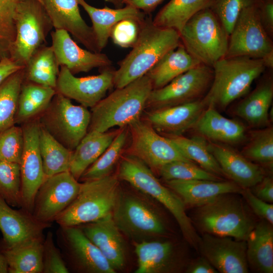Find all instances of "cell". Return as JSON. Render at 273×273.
I'll return each mask as SVG.
<instances>
[{
	"instance_id": "obj_1",
	"label": "cell",
	"mask_w": 273,
	"mask_h": 273,
	"mask_svg": "<svg viewBox=\"0 0 273 273\" xmlns=\"http://www.w3.org/2000/svg\"><path fill=\"white\" fill-rule=\"evenodd\" d=\"M179 33L172 28L155 25L145 19L131 51L118 63L114 86L120 88L146 75L168 52L180 43Z\"/></svg>"
},
{
	"instance_id": "obj_2",
	"label": "cell",
	"mask_w": 273,
	"mask_h": 273,
	"mask_svg": "<svg viewBox=\"0 0 273 273\" xmlns=\"http://www.w3.org/2000/svg\"><path fill=\"white\" fill-rule=\"evenodd\" d=\"M153 89L147 74L116 88L91 108L88 131L106 132L112 127H123L140 119Z\"/></svg>"
},
{
	"instance_id": "obj_3",
	"label": "cell",
	"mask_w": 273,
	"mask_h": 273,
	"mask_svg": "<svg viewBox=\"0 0 273 273\" xmlns=\"http://www.w3.org/2000/svg\"><path fill=\"white\" fill-rule=\"evenodd\" d=\"M261 59L248 57H225L212 67L211 85L203 97L207 106L225 109L248 93L253 81L264 71Z\"/></svg>"
},
{
	"instance_id": "obj_4",
	"label": "cell",
	"mask_w": 273,
	"mask_h": 273,
	"mask_svg": "<svg viewBox=\"0 0 273 273\" xmlns=\"http://www.w3.org/2000/svg\"><path fill=\"white\" fill-rule=\"evenodd\" d=\"M118 176L165 207L176 219L186 240L198 248L200 237L186 213L185 204L175 192L161 184L144 162L129 154L121 161Z\"/></svg>"
},
{
	"instance_id": "obj_5",
	"label": "cell",
	"mask_w": 273,
	"mask_h": 273,
	"mask_svg": "<svg viewBox=\"0 0 273 273\" xmlns=\"http://www.w3.org/2000/svg\"><path fill=\"white\" fill-rule=\"evenodd\" d=\"M238 194L220 195L196 207L192 223L203 234L246 241L255 224Z\"/></svg>"
},
{
	"instance_id": "obj_6",
	"label": "cell",
	"mask_w": 273,
	"mask_h": 273,
	"mask_svg": "<svg viewBox=\"0 0 273 273\" xmlns=\"http://www.w3.org/2000/svg\"><path fill=\"white\" fill-rule=\"evenodd\" d=\"M120 192L118 178L111 174L83 181L76 197L55 221L71 226L100 219L112 213Z\"/></svg>"
},
{
	"instance_id": "obj_7",
	"label": "cell",
	"mask_w": 273,
	"mask_h": 273,
	"mask_svg": "<svg viewBox=\"0 0 273 273\" xmlns=\"http://www.w3.org/2000/svg\"><path fill=\"white\" fill-rule=\"evenodd\" d=\"M188 52L209 67L226 56L229 35L209 7L196 14L179 32Z\"/></svg>"
},
{
	"instance_id": "obj_8",
	"label": "cell",
	"mask_w": 273,
	"mask_h": 273,
	"mask_svg": "<svg viewBox=\"0 0 273 273\" xmlns=\"http://www.w3.org/2000/svg\"><path fill=\"white\" fill-rule=\"evenodd\" d=\"M16 36L9 58L24 67L32 55L46 46L53 26L40 3L37 0H23L15 17Z\"/></svg>"
},
{
	"instance_id": "obj_9",
	"label": "cell",
	"mask_w": 273,
	"mask_h": 273,
	"mask_svg": "<svg viewBox=\"0 0 273 273\" xmlns=\"http://www.w3.org/2000/svg\"><path fill=\"white\" fill-rule=\"evenodd\" d=\"M90 112L56 93L39 117L40 125L68 149L73 151L87 133Z\"/></svg>"
},
{
	"instance_id": "obj_10",
	"label": "cell",
	"mask_w": 273,
	"mask_h": 273,
	"mask_svg": "<svg viewBox=\"0 0 273 273\" xmlns=\"http://www.w3.org/2000/svg\"><path fill=\"white\" fill-rule=\"evenodd\" d=\"M258 3L245 8L240 13L230 34L225 57L263 59L273 53L270 38L260 19Z\"/></svg>"
},
{
	"instance_id": "obj_11",
	"label": "cell",
	"mask_w": 273,
	"mask_h": 273,
	"mask_svg": "<svg viewBox=\"0 0 273 273\" xmlns=\"http://www.w3.org/2000/svg\"><path fill=\"white\" fill-rule=\"evenodd\" d=\"M212 68L200 64L178 76L165 86L153 89L147 106L157 109L201 99L212 79Z\"/></svg>"
},
{
	"instance_id": "obj_12",
	"label": "cell",
	"mask_w": 273,
	"mask_h": 273,
	"mask_svg": "<svg viewBox=\"0 0 273 273\" xmlns=\"http://www.w3.org/2000/svg\"><path fill=\"white\" fill-rule=\"evenodd\" d=\"M112 214L120 232L132 238L159 236L165 232L164 224L156 212L131 194L120 192Z\"/></svg>"
},
{
	"instance_id": "obj_13",
	"label": "cell",
	"mask_w": 273,
	"mask_h": 273,
	"mask_svg": "<svg viewBox=\"0 0 273 273\" xmlns=\"http://www.w3.org/2000/svg\"><path fill=\"white\" fill-rule=\"evenodd\" d=\"M128 126L131 135L129 154L142 160L149 168L158 170L174 161H192L184 156L168 138L159 134L148 122L140 119Z\"/></svg>"
},
{
	"instance_id": "obj_14",
	"label": "cell",
	"mask_w": 273,
	"mask_h": 273,
	"mask_svg": "<svg viewBox=\"0 0 273 273\" xmlns=\"http://www.w3.org/2000/svg\"><path fill=\"white\" fill-rule=\"evenodd\" d=\"M81 185L69 171L47 177L36 193L33 215L40 222L51 223L75 199Z\"/></svg>"
},
{
	"instance_id": "obj_15",
	"label": "cell",
	"mask_w": 273,
	"mask_h": 273,
	"mask_svg": "<svg viewBox=\"0 0 273 273\" xmlns=\"http://www.w3.org/2000/svg\"><path fill=\"white\" fill-rule=\"evenodd\" d=\"M24 135V147L20 163L21 208L32 214L36 193L46 178L39 149V118L21 126Z\"/></svg>"
},
{
	"instance_id": "obj_16",
	"label": "cell",
	"mask_w": 273,
	"mask_h": 273,
	"mask_svg": "<svg viewBox=\"0 0 273 273\" xmlns=\"http://www.w3.org/2000/svg\"><path fill=\"white\" fill-rule=\"evenodd\" d=\"M100 69L101 73L98 75L77 77L66 68L60 67L56 92L87 108H93L114 86L115 70L110 67Z\"/></svg>"
},
{
	"instance_id": "obj_17",
	"label": "cell",
	"mask_w": 273,
	"mask_h": 273,
	"mask_svg": "<svg viewBox=\"0 0 273 273\" xmlns=\"http://www.w3.org/2000/svg\"><path fill=\"white\" fill-rule=\"evenodd\" d=\"M198 248L218 272H248L245 240L205 233L200 238Z\"/></svg>"
},
{
	"instance_id": "obj_18",
	"label": "cell",
	"mask_w": 273,
	"mask_h": 273,
	"mask_svg": "<svg viewBox=\"0 0 273 273\" xmlns=\"http://www.w3.org/2000/svg\"><path fill=\"white\" fill-rule=\"evenodd\" d=\"M57 235L62 250L83 271L90 273H115L116 270L99 248L78 226H60Z\"/></svg>"
},
{
	"instance_id": "obj_19",
	"label": "cell",
	"mask_w": 273,
	"mask_h": 273,
	"mask_svg": "<svg viewBox=\"0 0 273 273\" xmlns=\"http://www.w3.org/2000/svg\"><path fill=\"white\" fill-rule=\"evenodd\" d=\"M51 34L52 47L58 65L74 75L87 72L95 68L109 67L112 64L106 54L80 48L64 30H55Z\"/></svg>"
},
{
	"instance_id": "obj_20",
	"label": "cell",
	"mask_w": 273,
	"mask_h": 273,
	"mask_svg": "<svg viewBox=\"0 0 273 273\" xmlns=\"http://www.w3.org/2000/svg\"><path fill=\"white\" fill-rule=\"evenodd\" d=\"M49 16L55 30H64L88 50L100 52L92 27L81 17L77 0H37Z\"/></svg>"
},
{
	"instance_id": "obj_21",
	"label": "cell",
	"mask_w": 273,
	"mask_h": 273,
	"mask_svg": "<svg viewBox=\"0 0 273 273\" xmlns=\"http://www.w3.org/2000/svg\"><path fill=\"white\" fill-rule=\"evenodd\" d=\"M207 107L204 99L170 107L154 109L147 116L148 122L157 131L165 136L180 135L194 128Z\"/></svg>"
},
{
	"instance_id": "obj_22",
	"label": "cell",
	"mask_w": 273,
	"mask_h": 273,
	"mask_svg": "<svg viewBox=\"0 0 273 273\" xmlns=\"http://www.w3.org/2000/svg\"><path fill=\"white\" fill-rule=\"evenodd\" d=\"M51 226V223L38 221L22 208L13 209L0 196V230L3 237L1 246L10 247L29 239L43 237L44 230Z\"/></svg>"
},
{
	"instance_id": "obj_23",
	"label": "cell",
	"mask_w": 273,
	"mask_h": 273,
	"mask_svg": "<svg viewBox=\"0 0 273 273\" xmlns=\"http://www.w3.org/2000/svg\"><path fill=\"white\" fill-rule=\"evenodd\" d=\"M207 147L225 177L241 188L250 189L265 176L260 166L230 147L212 142L207 144Z\"/></svg>"
},
{
	"instance_id": "obj_24",
	"label": "cell",
	"mask_w": 273,
	"mask_h": 273,
	"mask_svg": "<svg viewBox=\"0 0 273 273\" xmlns=\"http://www.w3.org/2000/svg\"><path fill=\"white\" fill-rule=\"evenodd\" d=\"M86 236L99 248L115 270L123 267L125 261V245L121 232L112 213L97 221L81 224Z\"/></svg>"
},
{
	"instance_id": "obj_25",
	"label": "cell",
	"mask_w": 273,
	"mask_h": 273,
	"mask_svg": "<svg viewBox=\"0 0 273 273\" xmlns=\"http://www.w3.org/2000/svg\"><path fill=\"white\" fill-rule=\"evenodd\" d=\"M167 187L175 192L185 205L198 207L217 196L227 193L241 194L243 188L233 181L205 179L170 180Z\"/></svg>"
},
{
	"instance_id": "obj_26",
	"label": "cell",
	"mask_w": 273,
	"mask_h": 273,
	"mask_svg": "<svg viewBox=\"0 0 273 273\" xmlns=\"http://www.w3.org/2000/svg\"><path fill=\"white\" fill-rule=\"evenodd\" d=\"M194 128L203 137L212 142L237 144L246 136V129L241 122L220 114L214 107L208 105Z\"/></svg>"
},
{
	"instance_id": "obj_27",
	"label": "cell",
	"mask_w": 273,
	"mask_h": 273,
	"mask_svg": "<svg viewBox=\"0 0 273 273\" xmlns=\"http://www.w3.org/2000/svg\"><path fill=\"white\" fill-rule=\"evenodd\" d=\"M77 2L92 21L93 32L100 52L106 47L112 28L118 22L127 18L145 19L144 13L130 6L116 9L106 6L98 8L90 5L85 0H77Z\"/></svg>"
},
{
	"instance_id": "obj_28",
	"label": "cell",
	"mask_w": 273,
	"mask_h": 273,
	"mask_svg": "<svg viewBox=\"0 0 273 273\" xmlns=\"http://www.w3.org/2000/svg\"><path fill=\"white\" fill-rule=\"evenodd\" d=\"M246 242L248 265L257 272L272 273V224L262 219L255 225Z\"/></svg>"
},
{
	"instance_id": "obj_29",
	"label": "cell",
	"mask_w": 273,
	"mask_h": 273,
	"mask_svg": "<svg viewBox=\"0 0 273 273\" xmlns=\"http://www.w3.org/2000/svg\"><path fill=\"white\" fill-rule=\"evenodd\" d=\"M44 236L27 240L14 246L0 247L10 273H42Z\"/></svg>"
},
{
	"instance_id": "obj_30",
	"label": "cell",
	"mask_w": 273,
	"mask_h": 273,
	"mask_svg": "<svg viewBox=\"0 0 273 273\" xmlns=\"http://www.w3.org/2000/svg\"><path fill=\"white\" fill-rule=\"evenodd\" d=\"M118 132L87 131L73 151L69 171L77 180L106 150Z\"/></svg>"
},
{
	"instance_id": "obj_31",
	"label": "cell",
	"mask_w": 273,
	"mask_h": 273,
	"mask_svg": "<svg viewBox=\"0 0 273 273\" xmlns=\"http://www.w3.org/2000/svg\"><path fill=\"white\" fill-rule=\"evenodd\" d=\"M272 99V82L271 80L265 81L239 103L235 113L252 127H267Z\"/></svg>"
},
{
	"instance_id": "obj_32",
	"label": "cell",
	"mask_w": 273,
	"mask_h": 273,
	"mask_svg": "<svg viewBox=\"0 0 273 273\" xmlns=\"http://www.w3.org/2000/svg\"><path fill=\"white\" fill-rule=\"evenodd\" d=\"M200 64L180 44L165 54L146 74L152 82L153 89H157Z\"/></svg>"
},
{
	"instance_id": "obj_33",
	"label": "cell",
	"mask_w": 273,
	"mask_h": 273,
	"mask_svg": "<svg viewBox=\"0 0 273 273\" xmlns=\"http://www.w3.org/2000/svg\"><path fill=\"white\" fill-rule=\"evenodd\" d=\"M54 88L25 80L19 94L15 124H23L38 118L56 94Z\"/></svg>"
},
{
	"instance_id": "obj_34",
	"label": "cell",
	"mask_w": 273,
	"mask_h": 273,
	"mask_svg": "<svg viewBox=\"0 0 273 273\" xmlns=\"http://www.w3.org/2000/svg\"><path fill=\"white\" fill-rule=\"evenodd\" d=\"M138 258L135 273L170 271L174 263V247L169 241H143L135 244Z\"/></svg>"
},
{
	"instance_id": "obj_35",
	"label": "cell",
	"mask_w": 273,
	"mask_h": 273,
	"mask_svg": "<svg viewBox=\"0 0 273 273\" xmlns=\"http://www.w3.org/2000/svg\"><path fill=\"white\" fill-rule=\"evenodd\" d=\"M59 65L51 46L37 50L24 66V80L55 89Z\"/></svg>"
},
{
	"instance_id": "obj_36",
	"label": "cell",
	"mask_w": 273,
	"mask_h": 273,
	"mask_svg": "<svg viewBox=\"0 0 273 273\" xmlns=\"http://www.w3.org/2000/svg\"><path fill=\"white\" fill-rule=\"evenodd\" d=\"M38 143L46 178L69 171L73 151L62 145L40 125Z\"/></svg>"
},
{
	"instance_id": "obj_37",
	"label": "cell",
	"mask_w": 273,
	"mask_h": 273,
	"mask_svg": "<svg viewBox=\"0 0 273 273\" xmlns=\"http://www.w3.org/2000/svg\"><path fill=\"white\" fill-rule=\"evenodd\" d=\"M210 0H170L152 20L159 27L172 28L179 33L196 14L208 7Z\"/></svg>"
},
{
	"instance_id": "obj_38",
	"label": "cell",
	"mask_w": 273,
	"mask_h": 273,
	"mask_svg": "<svg viewBox=\"0 0 273 273\" xmlns=\"http://www.w3.org/2000/svg\"><path fill=\"white\" fill-rule=\"evenodd\" d=\"M189 160L197 163L205 170L220 177H225L217 161L209 150L207 143L201 137L191 139L180 135L165 136Z\"/></svg>"
},
{
	"instance_id": "obj_39",
	"label": "cell",
	"mask_w": 273,
	"mask_h": 273,
	"mask_svg": "<svg viewBox=\"0 0 273 273\" xmlns=\"http://www.w3.org/2000/svg\"><path fill=\"white\" fill-rule=\"evenodd\" d=\"M24 68L0 84V133L15 124L18 99L24 79Z\"/></svg>"
},
{
	"instance_id": "obj_40",
	"label": "cell",
	"mask_w": 273,
	"mask_h": 273,
	"mask_svg": "<svg viewBox=\"0 0 273 273\" xmlns=\"http://www.w3.org/2000/svg\"><path fill=\"white\" fill-rule=\"evenodd\" d=\"M127 138L126 129L119 130L114 140L100 156L82 174L83 181L96 179L110 174L124 149Z\"/></svg>"
},
{
	"instance_id": "obj_41",
	"label": "cell",
	"mask_w": 273,
	"mask_h": 273,
	"mask_svg": "<svg viewBox=\"0 0 273 273\" xmlns=\"http://www.w3.org/2000/svg\"><path fill=\"white\" fill-rule=\"evenodd\" d=\"M241 154L252 162L269 168L273 164V128L265 127L253 132Z\"/></svg>"
},
{
	"instance_id": "obj_42",
	"label": "cell",
	"mask_w": 273,
	"mask_h": 273,
	"mask_svg": "<svg viewBox=\"0 0 273 273\" xmlns=\"http://www.w3.org/2000/svg\"><path fill=\"white\" fill-rule=\"evenodd\" d=\"M20 164L0 161V196L12 207H21Z\"/></svg>"
},
{
	"instance_id": "obj_43",
	"label": "cell",
	"mask_w": 273,
	"mask_h": 273,
	"mask_svg": "<svg viewBox=\"0 0 273 273\" xmlns=\"http://www.w3.org/2000/svg\"><path fill=\"white\" fill-rule=\"evenodd\" d=\"M165 180L205 179L220 180L223 179L198 166L192 161H174L166 164L158 170Z\"/></svg>"
},
{
	"instance_id": "obj_44",
	"label": "cell",
	"mask_w": 273,
	"mask_h": 273,
	"mask_svg": "<svg viewBox=\"0 0 273 273\" xmlns=\"http://www.w3.org/2000/svg\"><path fill=\"white\" fill-rule=\"evenodd\" d=\"M22 1L0 0V61L9 57L16 36V12Z\"/></svg>"
},
{
	"instance_id": "obj_45",
	"label": "cell",
	"mask_w": 273,
	"mask_h": 273,
	"mask_svg": "<svg viewBox=\"0 0 273 273\" xmlns=\"http://www.w3.org/2000/svg\"><path fill=\"white\" fill-rule=\"evenodd\" d=\"M260 0H210L209 8L213 12L229 35L242 11Z\"/></svg>"
},
{
	"instance_id": "obj_46",
	"label": "cell",
	"mask_w": 273,
	"mask_h": 273,
	"mask_svg": "<svg viewBox=\"0 0 273 273\" xmlns=\"http://www.w3.org/2000/svg\"><path fill=\"white\" fill-rule=\"evenodd\" d=\"M24 147L21 126L15 125L0 133V161L20 164Z\"/></svg>"
},
{
	"instance_id": "obj_47",
	"label": "cell",
	"mask_w": 273,
	"mask_h": 273,
	"mask_svg": "<svg viewBox=\"0 0 273 273\" xmlns=\"http://www.w3.org/2000/svg\"><path fill=\"white\" fill-rule=\"evenodd\" d=\"M145 20L127 18L118 22L111 32L113 42L122 48H132L138 38Z\"/></svg>"
},
{
	"instance_id": "obj_48",
	"label": "cell",
	"mask_w": 273,
	"mask_h": 273,
	"mask_svg": "<svg viewBox=\"0 0 273 273\" xmlns=\"http://www.w3.org/2000/svg\"><path fill=\"white\" fill-rule=\"evenodd\" d=\"M42 264V273L69 272L62 253L55 244L52 232H48L44 239Z\"/></svg>"
},
{
	"instance_id": "obj_49",
	"label": "cell",
	"mask_w": 273,
	"mask_h": 273,
	"mask_svg": "<svg viewBox=\"0 0 273 273\" xmlns=\"http://www.w3.org/2000/svg\"><path fill=\"white\" fill-rule=\"evenodd\" d=\"M242 194L253 212L270 224H273V205L256 197L250 189H243Z\"/></svg>"
},
{
	"instance_id": "obj_50",
	"label": "cell",
	"mask_w": 273,
	"mask_h": 273,
	"mask_svg": "<svg viewBox=\"0 0 273 273\" xmlns=\"http://www.w3.org/2000/svg\"><path fill=\"white\" fill-rule=\"evenodd\" d=\"M258 7L261 22L270 35L273 31V0H260Z\"/></svg>"
},
{
	"instance_id": "obj_51",
	"label": "cell",
	"mask_w": 273,
	"mask_h": 273,
	"mask_svg": "<svg viewBox=\"0 0 273 273\" xmlns=\"http://www.w3.org/2000/svg\"><path fill=\"white\" fill-rule=\"evenodd\" d=\"M252 192L258 198L270 203L273 202V180L272 178L264 176L257 185L252 187Z\"/></svg>"
},
{
	"instance_id": "obj_52",
	"label": "cell",
	"mask_w": 273,
	"mask_h": 273,
	"mask_svg": "<svg viewBox=\"0 0 273 273\" xmlns=\"http://www.w3.org/2000/svg\"><path fill=\"white\" fill-rule=\"evenodd\" d=\"M188 273H217L218 271L202 256L192 262L186 269Z\"/></svg>"
},
{
	"instance_id": "obj_53",
	"label": "cell",
	"mask_w": 273,
	"mask_h": 273,
	"mask_svg": "<svg viewBox=\"0 0 273 273\" xmlns=\"http://www.w3.org/2000/svg\"><path fill=\"white\" fill-rule=\"evenodd\" d=\"M164 0H123L125 6L135 8L143 13H150Z\"/></svg>"
},
{
	"instance_id": "obj_54",
	"label": "cell",
	"mask_w": 273,
	"mask_h": 273,
	"mask_svg": "<svg viewBox=\"0 0 273 273\" xmlns=\"http://www.w3.org/2000/svg\"><path fill=\"white\" fill-rule=\"evenodd\" d=\"M24 67L17 65L10 58L1 60L0 61V84L10 75Z\"/></svg>"
},
{
	"instance_id": "obj_55",
	"label": "cell",
	"mask_w": 273,
	"mask_h": 273,
	"mask_svg": "<svg viewBox=\"0 0 273 273\" xmlns=\"http://www.w3.org/2000/svg\"><path fill=\"white\" fill-rule=\"evenodd\" d=\"M8 272V265L6 260L0 251V273Z\"/></svg>"
},
{
	"instance_id": "obj_56",
	"label": "cell",
	"mask_w": 273,
	"mask_h": 273,
	"mask_svg": "<svg viewBox=\"0 0 273 273\" xmlns=\"http://www.w3.org/2000/svg\"><path fill=\"white\" fill-rule=\"evenodd\" d=\"M106 1L113 4L117 8H121L124 5L123 0H105Z\"/></svg>"
}]
</instances>
